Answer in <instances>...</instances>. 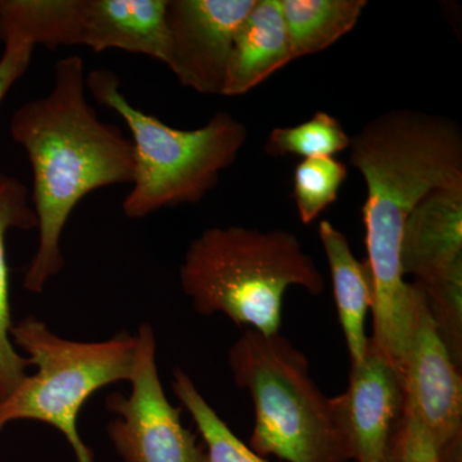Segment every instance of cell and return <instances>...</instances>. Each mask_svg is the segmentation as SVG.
Here are the masks:
<instances>
[{
	"label": "cell",
	"mask_w": 462,
	"mask_h": 462,
	"mask_svg": "<svg viewBox=\"0 0 462 462\" xmlns=\"http://www.w3.org/2000/svg\"><path fill=\"white\" fill-rule=\"evenodd\" d=\"M33 375H27L0 404V430L11 422L41 421L60 431L78 462H93L79 433V415L94 393L114 383L130 382L138 354L136 334H115L100 342L62 338L44 321L27 316L12 328Z\"/></svg>",
	"instance_id": "obj_5"
},
{
	"label": "cell",
	"mask_w": 462,
	"mask_h": 462,
	"mask_svg": "<svg viewBox=\"0 0 462 462\" xmlns=\"http://www.w3.org/2000/svg\"><path fill=\"white\" fill-rule=\"evenodd\" d=\"M384 462H446L430 431L409 404L389 440Z\"/></svg>",
	"instance_id": "obj_20"
},
{
	"label": "cell",
	"mask_w": 462,
	"mask_h": 462,
	"mask_svg": "<svg viewBox=\"0 0 462 462\" xmlns=\"http://www.w3.org/2000/svg\"><path fill=\"white\" fill-rule=\"evenodd\" d=\"M87 89L120 116L132 134L134 176L123 211L133 220L205 199L247 141V127L227 112H218L196 130L169 126L134 107L109 69L89 72Z\"/></svg>",
	"instance_id": "obj_4"
},
{
	"label": "cell",
	"mask_w": 462,
	"mask_h": 462,
	"mask_svg": "<svg viewBox=\"0 0 462 462\" xmlns=\"http://www.w3.org/2000/svg\"><path fill=\"white\" fill-rule=\"evenodd\" d=\"M331 403L352 461L384 462L389 440L403 412V382L370 340L364 360L351 365L348 387L331 397Z\"/></svg>",
	"instance_id": "obj_10"
},
{
	"label": "cell",
	"mask_w": 462,
	"mask_h": 462,
	"mask_svg": "<svg viewBox=\"0 0 462 462\" xmlns=\"http://www.w3.org/2000/svg\"><path fill=\"white\" fill-rule=\"evenodd\" d=\"M427 300L447 348L456 363L462 361V264L427 282H415Z\"/></svg>",
	"instance_id": "obj_19"
},
{
	"label": "cell",
	"mask_w": 462,
	"mask_h": 462,
	"mask_svg": "<svg viewBox=\"0 0 462 462\" xmlns=\"http://www.w3.org/2000/svg\"><path fill=\"white\" fill-rule=\"evenodd\" d=\"M138 354L127 396L109 394L106 406L114 413L107 425L109 440L124 462H208L205 445L181 422L161 382L153 328L136 331Z\"/></svg>",
	"instance_id": "obj_7"
},
{
	"label": "cell",
	"mask_w": 462,
	"mask_h": 462,
	"mask_svg": "<svg viewBox=\"0 0 462 462\" xmlns=\"http://www.w3.org/2000/svg\"><path fill=\"white\" fill-rule=\"evenodd\" d=\"M231 376L254 406L249 447L287 462H352L334 412L300 349L281 333L245 329L227 355Z\"/></svg>",
	"instance_id": "obj_3"
},
{
	"label": "cell",
	"mask_w": 462,
	"mask_h": 462,
	"mask_svg": "<svg viewBox=\"0 0 462 462\" xmlns=\"http://www.w3.org/2000/svg\"><path fill=\"white\" fill-rule=\"evenodd\" d=\"M419 291L402 369L404 403L430 431L445 461L460 462L461 366L440 337L420 287Z\"/></svg>",
	"instance_id": "obj_8"
},
{
	"label": "cell",
	"mask_w": 462,
	"mask_h": 462,
	"mask_svg": "<svg viewBox=\"0 0 462 462\" xmlns=\"http://www.w3.org/2000/svg\"><path fill=\"white\" fill-rule=\"evenodd\" d=\"M179 276L197 314L224 315L264 336L281 333L289 288L324 291L315 261L287 230L209 227L191 240Z\"/></svg>",
	"instance_id": "obj_2"
},
{
	"label": "cell",
	"mask_w": 462,
	"mask_h": 462,
	"mask_svg": "<svg viewBox=\"0 0 462 462\" xmlns=\"http://www.w3.org/2000/svg\"><path fill=\"white\" fill-rule=\"evenodd\" d=\"M167 0H0V39L118 50L167 62Z\"/></svg>",
	"instance_id": "obj_6"
},
{
	"label": "cell",
	"mask_w": 462,
	"mask_h": 462,
	"mask_svg": "<svg viewBox=\"0 0 462 462\" xmlns=\"http://www.w3.org/2000/svg\"><path fill=\"white\" fill-rule=\"evenodd\" d=\"M462 264V187L431 191L404 225L401 267L404 278L427 282Z\"/></svg>",
	"instance_id": "obj_11"
},
{
	"label": "cell",
	"mask_w": 462,
	"mask_h": 462,
	"mask_svg": "<svg viewBox=\"0 0 462 462\" xmlns=\"http://www.w3.org/2000/svg\"><path fill=\"white\" fill-rule=\"evenodd\" d=\"M172 391L193 419L208 462H269L234 434L180 367L173 370Z\"/></svg>",
	"instance_id": "obj_16"
},
{
	"label": "cell",
	"mask_w": 462,
	"mask_h": 462,
	"mask_svg": "<svg viewBox=\"0 0 462 462\" xmlns=\"http://www.w3.org/2000/svg\"><path fill=\"white\" fill-rule=\"evenodd\" d=\"M366 0H281L291 58L327 50L351 32Z\"/></svg>",
	"instance_id": "obj_15"
},
{
	"label": "cell",
	"mask_w": 462,
	"mask_h": 462,
	"mask_svg": "<svg viewBox=\"0 0 462 462\" xmlns=\"http://www.w3.org/2000/svg\"><path fill=\"white\" fill-rule=\"evenodd\" d=\"M319 236L329 264L334 300L351 365L360 364L370 340L366 334V319L373 305L369 266L355 257L345 234L329 221L319 225Z\"/></svg>",
	"instance_id": "obj_13"
},
{
	"label": "cell",
	"mask_w": 462,
	"mask_h": 462,
	"mask_svg": "<svg viewBox=\"0 0 462 462\" xmlns=\"http://www.w3.org/2000/svg\"><path fill=\"white\" fill-rule=\"evenodd\" d=\"M348 170L336 157L305 158L298 163L293 176V199L302 224L314 223L338 199Z\"/></svg>",
	"instance_id": "obj_18"
},
{
	"label": "cell",
	"mask_w": 462,
	"mask_h": 462,
	"mask_svg": "<svg viewBox=\"0 0 462 462\" xmlns=\"http://www.w3.org/2000/svg\"><path fill=\"white\" fill-rule=\"evenodd\" d=\"M257 0H167L166 66L182 87L223 96L240 26Z\"/></svg>",
	"instance_id": "obj_9"
},
{
	"label": "cell",
	"mask_w": 462,
	"mask_h": 462,
	"mask_svg": "<svg viewBox=\"0 0 462 462\" xmlns=\"http://www.w3.org/2000/svg\"><path fill=\"white\" fill-rule=\"evenodd\" d=\"M291 60L281 0H257L236 33L223 96L248 93Z\"/></svg>",
	"instance_id": "obj_12"
},
{
	"label": "cell",
	"mask_w": 462,
	"mask_h": 462,
	"mask_svg": "<svg viewBox=\"0 0 462 462\" xmlns=\"http://www.w3.org/2000/svg\"><path fill=\"white\" fill-rule=\"evenodd\" d=\"M33 50L35 48L26 42H5V51L0 57V105L14 84L25 75Z\"/></svg>",
	"instance_id": "obj_21"
},
{
	"label": "cell",
	"mask_w": 462,
	"mask_h": 462,
	"mask_svg": "<svg viewBox=\"0 0 462 462\" xmlns=\"http://www.w3.org/2000/svg\"><path fill=\"white\" fill-rule=\"evenodd\" d=\"M9 132L32 165L39 242L23 288L39 294L65 266L60 240L76 206L93 191L132 184L134 149L118 127L100 120L88 100L84 60L79 56L58 60L50 93L18 107Z\"/></svg>",
	"instance_id": "obj_1"
},
{
	"label": "cell",
	"mask_w": 462,
	"mask_h": 462,
	"mask_svg": "<svg viewBox=\"0 0 462 462\" xmlns=\"http://www.w3.org/2000/svg\"><path fill=\"white\" fill-rule=\"evenodd\" d=\"M38 227L29 190L14 176L0 171V404L21 384L32 366L12 340L9 273L5 238L9 230Z\"/></svg>",
	"instance_id": "obj_14"
},
{
	"label": "cell",
	"mask_w": 462,
	"mask_h": 462,
	"mask_svg": "<svg viewBox=\"0 0 462 462\" xmlns=\"http://www.w3.org/2000/svg\"><path fill=\"white\" fill-rule=\"evenodd\" d=\"M351 145V136L328 112L318 111L306 123L276 127L270 133L266 152L270 156L334 157Z\"/></svg>",
	"instance_id": "obj_17"
}]
</instances>
